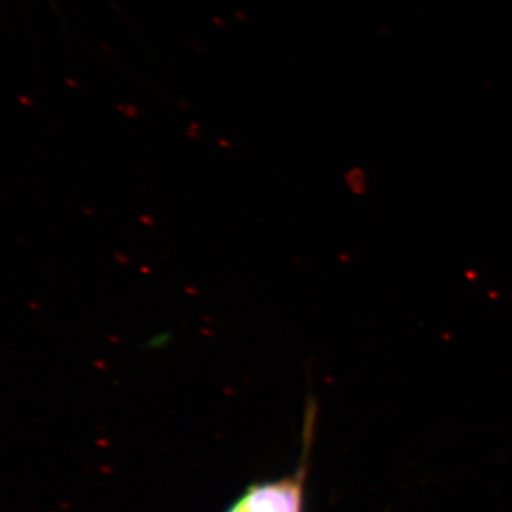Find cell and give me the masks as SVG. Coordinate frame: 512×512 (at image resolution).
Masks as SVG:
<instances>
[{
	"mask_svg": "<svg viewBox=\"0 0 512 512\" xmlns=\"http://www.w3.org/2000/svg\"><path fill=\"white\" fill-rule=\"evenodd\" d=\"M303 471L254 485L227 512H302Z\"/></svg>",
	"mask_w": 512,
	"mask_h": 512,
	"instance_id": "cell-1",
	"label": "cell"
},
{
	"mask_svg": "<svg viewBox=\"0 0 512 512\" xmlns=\"http://www.w3.org/2000/svg\"><path fill=\"white\" fill-rule=\"evenodd\" d=\"M173 339V335L170 332H161L158 335L153 336V338L148 339L146 342V346L148 349H158L163 348L164 345L171 342Z\"/></svg>",
	"mask_w": 512,
	"mask_h": 512,
	"instance_id": "cell-2",
	"label": "cell"
}]
</instances>
